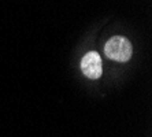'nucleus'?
Returning a JSON list of instances; mask_svg holds the SVG:
<instances>
[{
  "label": "nucleus",
  "instance_id": "f257e3e1",
  "mask_svg": "<svg viewBox=\"0 0 152 137\" xmlns=\"http://www.w3.org/2000/svg\"><path fill=\"white\" fill-rule=\"evenodd\" d=\"M104 53L117 62H127L132 58L133 48L130 41L124 36H114L104 45Z\"/></svg>",
  "mask_w": 152,
  "mask_h": 137
},
{
  "label": "nucleus",
  "instance_id": "f03ea898",
  "mask_svg": "<svg viewBox=\"0 0 152 137\" xmlns=\"http://www.w3.org/2000/svg\"><path fill=\"white\" fill-rule=\"evenodd\" d=\"M81 70L85 77L91 78V80H97L100 78L103 73L102 67V58L97 52L91 51V52L85 53L81 60Z\"/></svg>",
  "mask_w": 152,
  "mask_h": 137
}]
</instances>
